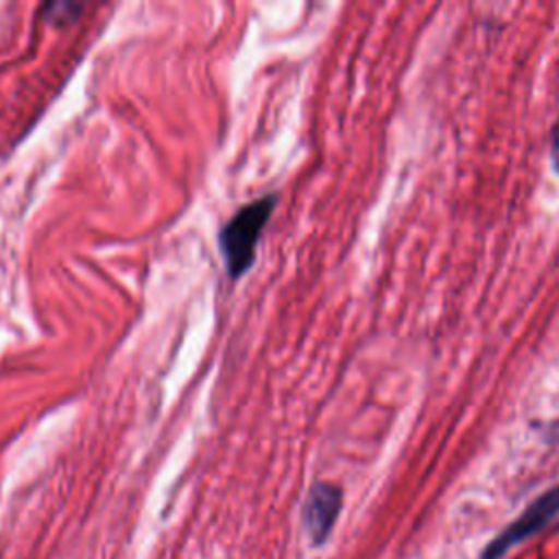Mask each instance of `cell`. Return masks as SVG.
Here are the masks:
<instances>
[{"label": "cell", "instance_id": "1", "mask_svg": "<svg viewBox=\"0 0 559 559\" xmlns=\"http://www.w3.org/2000/svg\"><path fill=\"white\" fill-rule=\"evenodd\" d=\"M277 203V194H264L242 205L221 229L218 247L231 280H238L253 264L258 240Z\"/></svg>", "mask_w": 559, "mask_h": 559}, {"label": "cell", "instance_id": "2", "mask_svg": "<svg viewBox=\"0 0 559 559\" xmlns=\"http://www.w3.org/2000/svg\"><path fill=\"white\" fill-rule=\"evenodd\" d=\"M559 511V487H552L550 491H546L544 496H539L535 502H531L526 507V511L511 524L507 526L483 552V559H498L500 555L507 552V548H511L513 544H518L520 539L533 535L535 531H539L555 513Z\"/></svg>", "mask_w": 559, "mask_h": 559}, {"label": "cell", "instance_id": "4", "mask_svg": "<svg viewBox=\"0 0 559 559\" xmlns=\"http://www.w3.org/2000/svg\"><path fill=\"white\" fill-rule=\"evenodd\" d=\"M550 162L559 175V118L555 120V124L550 129Z\"/></svg>", "mask_w": 559, "mask_h": 559}, {"label": "cell", "instance_id": "3", "mask_svg": "<svg viewBox=\"0 0 559 559\" xmlns=\"http://www.w3.org/2000/svg\"><path fill=\"white\" fill-rule=\"evenodd\" d=\"M343 504L341 487L334 483H317L304 504V524L312 544H323L338 518Z\"/></svg>", "mask_w": 559, "mask_h": 559}]
</instances>
